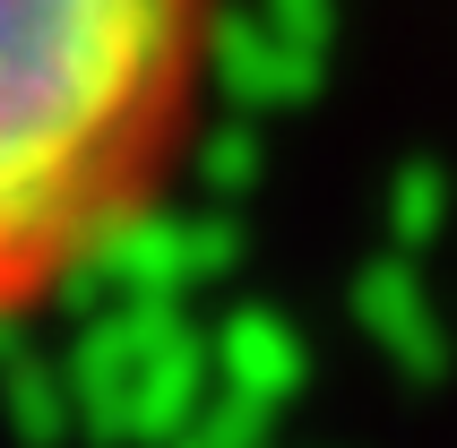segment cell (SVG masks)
I'll return each instance as SVG.
<instances>
[{
	"label": "cell",
	"instance_id": "1",
	"mask_svg": "<svg viewBox=\"0 0 457 448\" xmlns=\"http://www.w3.org/2000/svg\"><path fill=\"white\" fill-rule=\"evenodd\" d=\"M242 0H0V345L112 276L199 173Z\"/></svg>",
	"mask_w": 457,
	"mask_h": 448
}]
</instances>
